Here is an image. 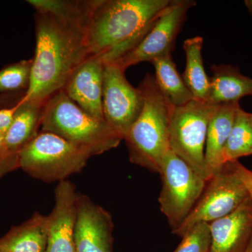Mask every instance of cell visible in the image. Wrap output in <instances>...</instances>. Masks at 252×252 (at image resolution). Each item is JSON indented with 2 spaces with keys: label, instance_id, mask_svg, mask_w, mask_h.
<instances>
[{
  "label": "cell",
  "instance_id": "cell-1",
  "mask_svg": "<svg viewBox=\"0 0 252 252\" xmlns=\"http://www.w3.org/2000/svg\"><path fill=\"white\" fill-rule=\"evenodd\" d=\"M28 3L36 10V49L31 82L20 102L44 106L89 56L86 29L95 0Z\"/></svg>",
  "mask_w": 252,
  "mask_h": 252
},
{
  "label": "cell",
  "instance_id": "cell-2",
  "mask_svg": "<svg viewBox=\"0 0 252 252\" xmlns=\"http://www.w3.org/2000/svg\"><path fill=\"white\" fill-rule=\"evenodd\" d=\"M173 0H96L86 41L89 56L116 62L133 49Z\"/></svg>",
  "mask_w": 252,
  "mask_h": 252
},
{
  "label": "cell",
  "instance_id": "cell-3",
  "mask_svg": "<svg viewBox=\"0 0 252 252\" xmlns=\"http://www.w3.org/2000/svg\"><path fill=\"white\" fill-rule=\"evenodd\" d=\"M139 87L144 95L143 107L124 140L132 163L159 173L164 157L171 149L168 124L172 104L159 90L152 74H146Z\"/></svg>",
  "mask_w": 252,
  "mask_h": 252
},
{
  "label": "cell",
  "instance_id": "cell-4",
  "mask_svg": "<svg viewBox=\"0 0 252 252\" xmlns=\"http://www.w3.org/2000/svg\"><path fill=\"white\" fill-rule=\"evenodd\" d=\"M40 126L41 131L60 136L91 157L117 148L124 140L105 121L86 113L63 90L44 104Z\"/></svg>",
  "mask_w": 252,
  "mask_h": 252
},
{
  "label": "cell",
  "instance_id": "cell-5",
  "mask_svg": "<svg viewBox=\"0 0 252 252\" xmlns=\"http://www.w3.org/2000/svg\"><path fill=\"white\" fill-rule=\"evenodd\" d=\"M91 156L57 135L41 131L19 152V167L37 180L61 182L81 171Z\"/></svg>",
  "mask_w": 252,
  "mask_h": 252
},
{
  "label": "cell",
  "instance_id": "cell-6",
  "mask_svg": "<svg viewBox=\"0 0 252 252\" xmlns=\"http://www.w3.org/2000/svg\"><path fill=\"white\" fill-rule=\"evenodd\" d=\"M219 105L193 99L182 107L172 105L169 115L170 149L206 181L210 180L205 160L207 130Z\"/></svg>",
  "mask_w": 252,
  "mask_h": 252
},
{
  "label": "cell",
  "instance_id": "cell-7",
  "mask_svg": "<svg viewBox=\"0 0 252 252\" xmlns=\"http://www.w3.org/2000/svg\"><path fill=\"white\" fill-rule=\"evenodd\" d=\"M159 174L162 189L158 202L172 231L189 216L203 194L207 181L170 149L162 160Z\"/></svg>",
  "mask_w": 252,
  "mask_h": 252
},
{
  "label": "cell",
  "instance_id": "cell-8",
  "mask_svg": "<svg viewBox=\"0 0 252 252\" xmlns=\"http://www.w3.org/2000/svg\"><path fill=\"white\" fill-rule=\"evenodd\" d=\"M250 197L231 162H226L207 181L205 190L193 210L172 233L182 238L194 225L200 222L210 223L223 218L234 212Z\"/></svg>",
  "mask_w": 252,
  "mask_h": 252
},
{
  "label": "cell",
  "instance_id": "cell-9",
  "mask_svg": "<svg viewBox=\"0 0 252 252\" xmlns=\"http://www.w3.org/2000/svg\"><path fill=\"white\" fill-rule=\"evenodd\" d=\"M144 105L140 88L130 84L117 62L104 63L102 110L104 121L124 139Z\"/></svg>",
  "mask_w": 252,
  "mask_h": 252
},
{
  "label": "cell",
  "instance_id": "cell-10",
  "mask_svg": "<svg viewBox=\"0 0 252 252\" xmlns=\"http://www.w3.org/2000/svg\"><path fill=\"white\" fill-rule=\"evenodd\" d=\"M195 5L196 2L193 0H173L139 44L116 62L126 71L127 68L139 63H152L158 58L172 54L187 14Z\"/></svg>",
  "mask_w": 252,
  "mask_h": 252
},
{
  "label": "cell",
  "instance_id": "cell-11",
  "mask_svg": "<svg viewBox=\"0 0 252 252\" xmlns=\"http://www.w3.org/2000/svg\"><path fill=\"white\" fill-rule=\"evenodd\" d=\"M114 223L108 212L78 194L74 242L77 252H112Z\"/></svg>",
  "mask_w": 252,
  "mask_h": 252
},
{
  "label": "cell",
  "instance_id": "cell-12",
  "mask_svg": "<svg viewBox=\"0 0 252 252\" xmlns=\"http://www.w3.org/2000/svg\"><path fill=\"white\" fill-rule=\"evenodd\" d=\"M78 193L69 180L59 182L55 189V205L48 216L46 252H77L74 242Z\"/></svg>",
  "mask_w": 252,
  "mask_h": 252
},
{
  "label": "cell",
  "instance_id": "cell-13",
  "mask_svg": "<svg viewBox=\"0 0 252 252\" xmlns=\"http://www.w3.org/2000/svg\"><path fill=\"white\" fill-rule=\"evenodd\" d=\"M104 63L98 56H89L72 73L63 91L83 110L104 121L102 110Z\"/></svg>",
  "mask_w": 252,
  "mask_h": 252
},
{
  "label": "cell",
  "instance_id": "cell-14",
  "mask_svg": "<svg viewBox=\"0 0 252 252\" xmlns=\"http://www.w3.org/2000/svg\"><path fill=\"white\" fill-rule=\"evenodd\" d=\"M210 226L212 243L209 252H245L252 236V197Z\"/></svg>",
  "mask_w": 252,
  "mask_h": 252
},
{
  "label": "cell",
  "instance_id": "cell-15",
  "mask_svg": "<svg viewBox=\"0 0 252 252\" xmlns=\"http://www.w3.org/2000/svg\"><path fill=\"white\" fill-rule=\"evenodd\" d=\"M240 106L239 102L220 104L209 124L205 143V160L210 180L223 167L222 155L223 149Z\"/></svg>",
  "mask_w": 252,
  "mask_h": 252
},
{
  "label": "cell",
  "instance_id": "cell-16",
  "mask_svg": "<svg viewBox=\"0 0 252 252\" xmlns=\"http://www.w3.org/2000/svg\"><path fill=\"white\" fill-rule=\"evenodd\" d=\"M210 77L208 102L220 104L239 102L245 96H252V79L244 75L232 64H214Z\"/></svg>",
  "mask_w": 252,
  "mask_h": 252
},
{
  "label": "cell",
  "instance_id": "cell-17",
  "mask_svg": "<svg viewBox=\"0 0 252 252\" xmlns=\"http://www.w3.org/2000/svg\"><path fill=\"white\" fill-rule=\"evenodd\" d=\"M49 218L36 212L0 238V252H46Z\"/></svg>",
  "mask_w": 252,
  "mask_h": 252
},
{
  "label": "cell",
  "instance_id": "cell-18",
  "mask_svg": "<svg viewBox=\"0 0 252 252\" xmlns=\"http://www.w3.org/2000/svg\"><path fill=\"white\" fill-rule=\"evenodd\" d=\"M19 107L15 114L14 120L6 132L2 150L18 153L38 134L41 126L44 106L18 102Z\"/></svg>",
  "mask_w": 252,
  "mask_h": 252
},
{
  "label": "cell",
  "instance_id": "cell-19",
  "mask_svg": "<svg viewBox=\"0 0 252 252\" xmlns=\"http://www.w3.org/2000/svg\"><path fill=\"white\" fill-rule=\"evenodd\" d=\"M203 38L196 36L189 38L184 42L186 55V68L182 78L194 100L208 102L210 94V77L204 67L202 49Z\"/></svg>",
  "mask_w": 252,
  "mask_h": 252
},
{
  "label": "cell",
  "instance_id": "cell-20",
  "mask_svg": "<svg viewBox=\"0 0 252 252\" xmlns=\"http://www.w3.org/2000/svg\"><path fill=\"white\" fill-rule=\"evenodd\" d=\"M156 84L164 97L174 107H182L193 100V95L177 71L172 54L154 60Z\"/></svg>",
  "mask_w": 252,
  "mask_h": 252
},
{
  "label": "cell",
  "instance_id": "cell-21",
  "mask_svg": "<svg viewBox=\"0 0 252 252\" xmlns=\"http://www.w3.org/2000/svg\"><path fill=\"white\" fill-rule=\"evenodd\" d=\"M252 155V124L250 113L239 107L222 155L223 165Z\"/></svg>",
  "mask_w": 252,
  "mask_h": 252
},
{
  "label": "cell",
  "instance_id": "cell-22",
  "mask_svg": "<svg viewBox=\"0 0 252 252\" xmlns=\"http://www.w3.org/2000/svg\"><path fill=\"white\" fill-rule=\"evenodd\" d=\"M32 59L25 60L0 70V93L26 89L31 82Z\"/></svg>",
  "mask_w": 252,
  "mask_h": 252
},
{
  "label": "cell",
  "instance_id": "cell-23",
  "mask_svg": "<svg viewBox=\"0 0 252 252\" xmlns=\"http://www.w3.org/2000/svg\"><path fill=\"white\" fill-rule=\"evenodd\" d=\"M211 243L210 223L200 222L186 233L173 252H209Z\"/></svg>",
  "mask_w": 252,
  "mask_h": 252
},
{
  "label": "cell",
  "instance_id": "cell-24",
  "mask_svg": "<svg viewBox=\"0 0 252 252\" xmlns=\"http://www.w3.org/2000/svg\"><path fill=\"white\" fill-rule=\"evenodd\" d=\"M19 167L18 153L0 151V180L6 174Z\"/></svg>",
  "mask_w": 252,
  "mask_h": 252
},
{
  "label": "cell",
  "instance_id": "cell-25",
  "mask_svg": "<svg viewBox=\"0 0 252 252\" xmlns=\"http://www.w3.org/2000/svg\"><path fill=\"white\" fill-rule=\"evenodd\" d=\"M230 162L239 178L243 182L245 187L248 189L249 193L252 197V170L244 166L238 160Z\"/></svg>",
  "mask_w": 252,
  "mask_h": 252
},
{
  "label": "cell",
  "instance_id": "cell-26",
  "mask_svg": "<svg viewBox=\"0 0 252 252\" xmlns=\"http://www.w3.org/2000/svg\"><path fill=\"white\" fill-rule=\"evenodd\" d=\"M19 107L18 102L10 108L0 109V133L4 135L12 124L15 114Z\"/></svg>",
  "mask_w": 252,
  "mask_h": 252
},
{
  "label": "cell",
  "instance_id": "cell-27",
  "mask_svg": "<svg viewBox=\"0 0 252 252\" xmlns=\"http://www.w3.org/2000/svg\"><path fill=\"white\" fill-rule=\"evenodd\" d=\"M245 4L248 10L249 13H250V16L252 17V0H245Z\"/></svg>",
  "mask_w": 252,
  "mask_h": 252
},
{
  "label": "cell",
  "instance_id": "cell-28",
  "mask_svg": "<svg viewBox=\"0 0 252 252\" xmlns=\"http://www.w3.org/2000/svg\"><path fill=\"white\" fill-rule=\"evenodd\" d=\"M245 252H252V236L251 240H250V243H249L248 248H247Z\"/></svg>",
  "mask_w": 252,
  "mask_h": 252
},
{
  "label": "cell",
  "instance_id": "cell-29",
  "mask_svg": "<svg viewBox=\"0 0 252 252\" xmlns=\"http://www.w3.org/2000/svg\"><path fill=\"white\" fill-rule=\"evenodd\" d=\"M4 135H1L0 133V151H1V148H2L3 142H4Z\"/></svg>",
  "mask_w": 252,
  "mask_h": 252
},
{
  "label": "cell",
  "instance_id": "cell-30",
  "mask_svg": "<svg viewBox=\"0 0 252 252\" xmlns=\"http://www.w3.org/2000/svg\"><path fill=\"white\" fill-rule=\"evenodd\" d=\"M250 117H251V121H252V113H250Z\"/></svg>",
  "mask_w": 252,
  "mask_h": 252
}]
</instances>
